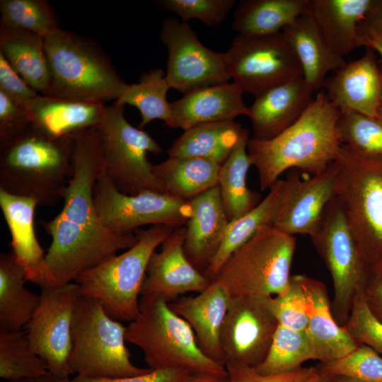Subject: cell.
I'll return each instance as SVG.
<instances>
[{"label":"cell","mask_w":382,"mask_h":382,"mask_svg":"<svg viewBox=\"0 0 382 382\" xmlns=\"http://www.w3.org/2000/svg\"><path fill=\"white\" fill-rule=\"evenodd\" d=\"M71 175L61 212L41 221L51 237L44 262V286L74 282L82 272L129 249L137 241L136 233L110 230L101 223L94 204L96 183L104 172L97 127L74 134ZM41 287V286H40Z\"/></svg>","instance_id":"obj_1"},{"label":"cell","mask_w":382,"mask_h":382,"mask_svg":"<svg viewBox=\"0 0 382 382\" xmlns=\"http://www.w3.org/2000/svg\"><path fill=\"white\" fill-rule=\"evenodd\" d=\"M340 115L325 92L320 91L303 115L282 132L270 139L250 138L248 154L257 170L260 190L270 189L288 169L314 175L334 163L342 146L337 131Z\"/></svg>","instance_id":"obj_2"},{"label":"cell","mask_w":382,"mask_h":382,"mask_svg":"<svg viewBox=\"0 0 382 382\" xmlns=\"http://www.w3.org/2000/svg\"><path fill=\"white\" fill-rule=\"evenodd\" d=\"M74 135L55 137L30 126L0 148V189L52 207L64 199L71 175Z\"/></svg>","instance_id":"obj_3"},{"label":"cell","mask_w":382,"mask_h":382,"mask_svg":"<svg viewBox=\"0 0 382 382\" xmlns=\"http://www.w3.org/2000/svg\"><path fill=\"white\" fill-rule=\"evenodd\" d=\"M125 340L143 352L151 369L179 367L195 376L228 377L226 366L202 350L190 326L161 296L141 295L139 315L126 327Z\"/></svg>","instance_id":"obj_4"},{"label":"cell","mask_w":382,"mask_h":382,"mask_svg":"<svg viewBox=\"0 0 382 382\" xmlns=\"http://www.w3.org/2000/svg\"><path fill=\"white\" fill-rule=\"evenodd\" d=\"M50 82L47 96L104 103L127 86L110 59L93 39L58 30L45 38Z\"/></svg>","instance_id":"obj_5"},{"label":"cell","mask_w":382,"mask_h":382,"mask_svg":"<svg viewBox=\"0 0 382 382\" xmlns=\"http://www.w3.org/2000/svg\"><path fill=\"white\" fill-rule=\"evenodd\" d=\"M335 197L371 277L382 275V162L340 146Z\"/></svg>","instance_id":"obj_6"},{"label":"cell","mask_w":382,"mask_h":382,"mask_svg":"<svg viewBox=\"0 0 382 382\" xmlns=\"http://www.w3.org/2000/svg\"><path fill=\"white\" fill-rule=\"evenodd\" d=\"M174 228L158 225L136 231L137 241L132 247L77 276L74 282L81 296L98 300L115 320H135L150 258Z\"/></svg>","instance_id":"obj_7"},{"label":"cell","mask_w":382,"mask_h":382,"mask_svg":"<svg viewBox=\"0 0 382 382\" xmlns=\"http://www.w3.org/2000/svg\"><path fill=\"white\" fill-rule=\"evenodd\" d=\"M125 332L126 327L109 316L98 300L81 296L71 328V374L112 378L134 376L151 370L133 364L125 345Z\"/></svg>","instance_id":"obj_8"},{"label":"cell","mask_w":382,"mask_h":382,"mask_svg":"<svg viewBox=\"0 0 382 382\" xmlns=\"http://www.w3.org/2000/svg\"><path fill=\"white\" fill-rule=\"evenodd\" d=\"M296 244L294 236L265 226L233 253L214 280L231 298L283 295L290 286Z\"/></svg>","instance_id":"obj_9"},{"label":"cell","mask_w":382,"mask_h":382,"mask_svg":"<svg viewBox=\"0 0 382 382\" xmlns=\"http://www.w3.org/2000/svg\"><path fill=\"white\" fill-rule=\"evenodd\" d=\"M125 106L105 107L97 127L105 174L122 193L135 195L146 190L166 192L152 173L148 153L159 154L163 148L151 135L125 119ZM167 193V192H166Z\"/></svg>","instance_id":"obj_10"},{"label":"cell","mask_w":382,"mask_h":382,"mask_svg":"<svg viewBox=\"0 0 382 382\" xmlns=\"http://www.w3.org/2000/svg\"><path fill=\"white\" fill-rule=\"evenodd\" d=\"M311 238L332 280L333 317L344 326L354 299L364 289L370 274L335 196L328 204L319 228Z\"/></svg>","instance_id":"obj_11"},{"label":"cell","mask_w":382,"mask_h":382,"mask_svg":"<svg viewBox=\"0 0 382 382\" xmlns=\"http://www.w3.org/2000/svg\"><path fill=\"white\" fill-rule=\"evenodd\" d=\"M93 199L103 225L122 233H134L146 225L183 226L192 213L189 201L166 192L146 190L135 195L123 194L104 172L96 183Z\"/></svg>","instance_id":"obj_12"},{"label":"cell","mask_w":382,"mask_h":382,"mask_svg":"<svg viewBox=\"0 0 382 382\" xmlns=\"http://www.w3.org/2000/svg\"><path fill=\"white\" fill-rule=\"evenodd\" d=\"M226 54L233 81L255 97L303 76L299 61L283 31L263 35L238 34Z\"/></svg>","instance_id":"obj_13"},{"label":"cell","mask_w":382,"mask_h":382,"mask_svg":"<svg viewBox=\"0 0 382 382\" xmlns=\"http://www.w3.org/2000/svg\"><path fill=\"white\" fill-rule=\"evenodd\" d=\"M159 38L168 51L166 79L170 88L185 95L231 79L226 52L205 47L188 23L165 18Z\"/></svg>","instance_id":"obj_14"},{"label":"cell","mask_w":382,"mask_h":382,"mask_svg":"<svg viewBox=\"0 0 382 382\" xmlns=\"http://www.w3.org/2000/svg\"><path fill=\"white\" fill-rule=\"evenodd\" d=\"M40 303L26 325L33 350L56 378L68 379L74 314L81 296L79 285L41 286Z\"/></svg>","instance_id":"obj_15"},{"label":"cell","mask_w":382,"mask_h":382,"mask_svg":"<svg viewBox=\"0 0 382 382\" xmlns=\"http://www.w3.org/2000/svg\"><path fill=\"white\" fill-rule=\"evenodd\" d=\"M267 296L231 298L221 335L225 364L255 368L266 357L278 326Z\"/></svg>","instance_id":"obj_16"},{"label":"cell","mask_w":382,"mask_h":382,"mask_svg":"<svg viewBox=\"0 0 382 382\" xmlns=\"http://www.w3.org/2000/svg\"><path fill=\"white\" fill-rule=\"evenodd\" d=\"M335 161L317 175L301 178L291 175L284 190L273 226L291 235L312 236L320 227L324 212L335 196Z\"/></svg>","instance_id":"obj_17"},{"label":"cell","mask_w":382,"mask_h":382,"mask_svg":"<svg viewBox=\"0 0 382 382\" xmlns=\"http://www.w3.org/2000/svg\"><path fill=\"white\" fill-rule=\"evenodd\" d=\"M185 226L174 228L148 264L141 294L156 295L168 302L187 292L199 293L211 280L188 260L184 250Z\"/></svg>","instance_id":"obj_18"},{"label":"cell","mask_w":382,"mask_h":382,"mask_svg":"<svg viewBox=\"0 0 382 382\" xmlns=\"http://www.w3.org/2000/svg\"><path fill=\"white\" fill-rule=\"evenodd\" d=\"M381 86L382 71L374 50L367 48L361 57L346 63L327 78L323 87L340 112L376 117L380 115Z\"/></svg>","instance_id":"obj_19"},{"label":"cell","mask_w":382,"mask_h":382,"mask_svg":"<svg viewBox=\"0 0 382 382\" xmlns=\"http://www.w3.org/2000/svg\"><path fill=\"white\" fill-rule=\"evenodd\" d=\"M316 92L303 76L292 78L255 97L248 107L254 138L270 139L294 124Z\"/></svg>","instance_id":"obj_20"},{"label":"cell","mask_w":382,"mask_h":382,"mask_svg":"<svg viewBox=\"0 0 382 382\" xmlns=\"http://www.w3.org/2000/svg\"><path fill=\"white\" fill-rule=\"evenodd\" d=\"M231 297L217 281L195 296L178 298L169 303L170 308L190 326L202 350L225 366L221 335Z\"/></svg>","instance_id":"obj_21"},{"label":"cell","mask_w":382,"mask_h":382,"mask_svg":"<svg viewBox=\"0 0 382 382\" xmlns=\"http://www.w3.org/2000/svg\"><path fill=\"white\" fill-rule=\"evenodd\" d=\"M244 92L235 82L210 86L185 94L170 103L169 127L184 131L195 125L233 121L239 115H248L243 101Z\"/></svg>","instance_id":"obj_22"},{"label":"cell","mask_w":382,"mask_h":382,"mask_svg":"<svg viewBox=\"0 0 382 382\" xmlns=\"http://www.w3.org/2000/svg\"><path fill=\"white\" fill-rule=\"evenodd\" d=\"M300 275L308 307V323L306 332L316 359L330 363L346 357L359 345L335 320L325 285Z\"/></svg>","instance_id":"obj_23"},{"label":"cell","mask_w":382,"mask_h":382,"mask_svg":"<svg viewBox=\"0 0 382 382\" xmlns=\"http://www.w3.org/2000/svg\"><path fill=\"white\" fill-rule=\"evenodd\" d=\"M189 202L192 213L185 224V253L196 268L206 269L222 241L229 221L218 185Z\"/></svg>","instance_id":"obj_24"},{"label":"cell","mask_w":382,"mask_h":382,"mask_svg":"<svg viewBox=\"0 0 382 382\" xmlns=\"http://www.w3.org/2000/svg\"><path fill=\"white\" fill-rule=\"evenodd\" d=\"M37 202L0 189V207L11 236V253L25 271L27 281L44 284L45 254L37 238L34 215Z\"/></svg>","instance_id":"obj_25"},{"label":"cell","mask_w":382,"mask_h":382,"mask_svg":"<svg viewBox=\"0 0 382 382\" xmlns=\"http://www.w3.org/2000/svg\"><path fill=\"white\" fill-rule=\"evenodd\" d=\"M31 125L55 137L73 136L98 127L105 111L103 103L82 101L37 95L24 106Z\"/></svg>","instance_id":"obj_26"},{"label":"cell","mask_w":382,"mask_h":382,"mask_svg":"<svg viewBox=\"0 0 382 382\" xmlns=\"http://www.w3.org/2000/svg\"><path fill=\"white\" fill-rule=\"evenodd\" d=\"M374 1L310 0L309 11L333 54L344 58L359 47V27Z\"/></svg>","instance_id":"obj_27"},{"label":"cell","mask_w":382,"mask_h":382,"mask_svg":"<svg viewBox=\"0 0 382 382\" xmlns=\"http://www.w3.org/2000/svg\"><path fill=\"white\" fill-rule=\"evenodd\" d=\"M282 31L299 61L304 79L315 91L323 87L330 71L347 63L330 51L309 8Z\"/></svg>","instance_id":"obj_28"},{"label":"cell","mask_w":382,"mask_h":382,"mask_svg":"<svg viewBox=\"0 0 382 382\" xmlns=\"http://www.w3.org/2000/svg\"><path fill=\"white\" fill-rule=\"evenodd\" d=\"M0 53L30 87L46 95L50 73L44 37L0 22Z\"/></svg>","instance_id":"obj_29"},{"label":"cell","mask_w":382,"mask_h":382,"mask_svg":"<svg viewBox=\"0 0 382 382\" xmlns=\"http://www.w3.org/2000/svg\"><path fill=\"white\" fill-rule=\"evenodd\" d=\"M285 181L279 179L270 189L264 199L252 210L228 223L222 241L209 261L204 275L214 280L223 266L241 245L250 239L262 227L273 225L277 216Z\"/></svg>","instance_id":"obj_30"},{"label":"cell","mask_w":382,"mask_h":382,"mask_svg":"<svg viewBox=\"0 0 382 382\" xmlns=\"http://www.w3.org/2000/svg\"><path fill=\"white\" fill-rule=\"evenodd\" d=\"M243 129L235 120L195 125L173 141L168 155L196 157L221 166L238 143Z\"/></svg>","instance_id":"obj_31"},{"label":"cell","mask_w":382,"mask_h":382,"mask_svg":"<svg viewBox=\"0 0 382 382\" xmlns=\"http://www.w3.org/2000/svg\"><path fill=\"white\" fill-rule=\"evenodd\" d=\"M220 166L196 157L168 156L151 170L166 192L190 201L218 185Z\"/></svg>","instance_id":"obj_32"},{"label":"cell","mask_w":382,"mask_h":382,"mask_svg":"<svg viewBox=\"0 0 382 382\" xmlns=\"http://www.w3.org/2000/svg\"><path fill=\"white\" fill-rule=\"evenodd\" d=\"M23 267L11 252L0 255V330H21L37 309L40 295L25 286Z\"/></svg>","instance_id":"obj_33"},{"label":"cell","mask_w":382,"mask_h":382,"mask_svg":"<svg viewBox=\"0 0 382 382\" xmlns=\"http://www.w3.org/2000/svg\"><path fill=\"white\" fill-rule=\"evenodd\" d=\"M310 0H241L232 28L238 34L263 35L282 31L309 8Z\"/></svg>","instance_id":"obj_34"},{"label":"cell","mask_w":382,"mask_h":382,"mask_svg":"<svg viewBox=\"0 0 382 382\" xmlns=\"http://www.w3.org/2000/svg\"><path fill=\"white\" fill-rule=\"evenodd\" d=\"M249 139V129L244 128L238 143L219 172L218 186L229 222L249 212L260 202V195L249 189L246 183L252 166L247 150Z\"/></svg>","instance_id":"obj_35"},{"label":"cell","mask_w":382,"mask_h":382,"mask_svg":"<svg viewBox=\"0 0 382 382\" xmlns=\"http://www.w3.org/2000/svg\"><path fill=\"white\" fill-rule=\"evenodd\" d=\"M170 88L165 72L153 69L142 73L138 83L127 84L115 103L137 108L141 116L140 129L156 119L168 127L172 117L170 103L167 100Z\"/></svg>","instance_id":"obj_36"},{"label":"cell","mask_w":382,"mask_h":382,"mask_svg":"<svg viewBox=\"0 0 382 382\" xmlns=\"http://www.w3.org/2000/svg\"><path fill=\"white\" fill-rule=\"evenodd\" d=\"M309 359H316V356L306 332L278 324L266 357L255 369L262 375L283 374Z\"/></svg>","instance_id":"obj_37"},{"label":"cell","mask_w":382,"mask_h":382,"mask_svg":"<svg viewBox=\"0 0 382 382\" xmlns=\"http://www.w3.org/2000/svg\"><path fill=\"white\" fill-rule=\"evenodd\" d=\"M50 374L47 364L21 330H0V377L10 381Z\"/></svg>","instance_id":"obj_38"},{"label":"cell","mask_w":382,"mask_h":382,"mask_svg":"<svg viewBox=\"0 0 382 382\" xmlns=\"http://www.w3.org/2000/svg\"><path fill=\"white\" fill-rule=\"evenodd\" d=\"M337 131L342 145L364 158L382 162V112L376 117L340 112Z\"/></svg>","instance_id":"obj_39"},{"label":"cell","mask_w":382,"mask_h":382,"mask_svg":"<svg viewBox=\"0 0 382 382\" xmlns=\"http://www.w3.org/2000/svg\"><path fill=\"white\" fill-rule=\"evenodd\" d=\"M0 22L47 37L60 29L59 22L46 0H1Z\"/></svg>","instance_id":"obj_40"},{"label":"cell","mask_w":382,"mask_h":382,"mask_svg":"<svg viewBox=\"0 0 382 382\" xmlns=\"http://www.w3.org/2000/svg\"><path fill=\"white\" fill-rule=\"evenodd\" d=\"M320 374L351 376L366 382H382V356L369 347L360 345L346 357L321 363Z\"/></svg>","instance_id":"obj_41"},{"label":"cell","mask_w":382,"mask_h":382,"mask_svg":"<svg viewBox=\"0 0 382 382\" xmlns=\"http://www.w3.org/2000/svg\"><path fill=\"white\" fill-rule=\"evenodd\" d=\"M154 4L161 10L176 13L180 21L188 23L197 19L208 27H215L225 21L235 6V0H156Z\"/></svg>","instance_id":"obj_42"},{"label":"cell","mask_w":382,"mask_h":382,"mask_svg":"<svg viewBox=\"0 0 382 382\" xmlns=\"http://www.w3.org/2000/svg\"><path fill=\"white\" fill-rule=\"evenodd\" d=\"M267 301L278 324L295 330L306 331L308 307L300 274L291 276L289 289L284 294L269 296Z\"/></svg>","instance_id":"obj_43"},{"label":"cell","mask_w":382,"mask_h":382,"mask_svg":"<svg viewBox=\"0 0 382 382\" xmlns=\"http://www.w3.org/2000/svg\"><path fill=\"white\" fill-rule=\"evenodd\" d=\"M344 327L359 345H366L382 356V321L370 310L364 289L354 299Z\"/></svg>","instance_id":"obj_44"},{"label":"cell","mask_w":382,"mask_h":382,"mask_svg":"<svg viewBox=\"0 0 382 382\" xmlns=\"http://www.w3.org/2000/svg\"><path fill=\"white\" fill-rule=\"evenodd\" d=\"M30 126L25 108L0 91V148L16 141Z\"/></svg>","instance_id":"obj_45"},{"label":"cell","mask_w":382,"mask_h":382,"mask_svg":"<svg viewBox=\"0 0 382 382\" xmlns=\"http://www.w3.org/2000/svg\"><path fill=\"white\" fill-rule=\"evenodd\" d=\"M229 382H308L318 373L315 367H300L291 372L279 375H262L254 367L231 361L225 364Z\"/></svg>","instance_id":"obj_46"},{"label":"cell","mask_w":382,"mask_h":382,"mask_svg":"<svg viewBox=\"0 0 382 382\" xmlns=\"http://www.w3.org/2000/svg\"><path fill=\"white\" fill-rule=\"evenodd\" d=\"M195 376L185 369L171 367L151 369L146 373L129 377L96 378L76 376L72 379L54 378L55 382H188Z\"/></svg>","instance_id":"obj_47"},{"label":"cell","mask_w":382,"mask_h":382,"mask_svg":"<svg viewBox=\"0 0 382 382\" xmlns=\"http://www.w3.org/2000/svg\"><path fill=\"white\" fill-rule=\"evenodd\" d=\"M0 91L23 106L40 94L12 68L1 53Z\"/></svg>","instance_id":"obj_48"},{"label":"cell","mask_w":382,"mask_h":382,"mask_svg":"<svg viewBox=\"0 0 382 382\" xmlns=\"http://www.w3.org/2000/svg\"><path fill=\"white\" fill-rule=\"evenodd\" d=\"M364 294L371 312L382 321V275L369 277L364 288Z\"/></svg>","instance_id":"obj_49"},{"label":"cell","mask_w":382,"mask_h":382,"mask_svg":"<svg viewBox=\"0 0 382 382\" xmlns=\"http://www.w3.org/2000/svg\"><path fill=\"white\" fill-rule=\"evenodd\" d=\"M359 47L365 46L378 52L382 57V35L373 28L360 24L358 30Z\"/></svg>","instance_id":"obj_50"},{"label":"cell","mask_w":382,"mask_h":382,"mask_svg":"<svg viewBox=\"0 0 382 382\" xmlns=\"http://www.w3.org/2000/svg\"><path fill=\"white\" fill-rule=\"evenodd\" d=\"M363 23L382 35V0H375Z\"/></svg>","instance_id":"obj_51"},{"label":"cell","mask_w":382,"mask_h":382,"mask_svg":"<svg viewBox=\"0 0 382 382\" xmlns=\"http://www.w3.org/2000/svg\"><path fill=\"white\" fill-rule=\"evenodd\" d=\"M188 382H229L228 377H209L195 376Z\"/></svg>","instance_id":"obj_52"},{"label":"cell","mask_w":382,"mask_h":382,"mask_svg":"<svg viewBox=\"0 0 382 382\" xmlns=\"http://www.w3.org/2000/svg\"><path fill=\"white\" fill-rule=\"evenodd\" d=\"M330 375V374H329ZM330 382H366L363 380L347 376L330 375Z\"/></svg>","instance_id":"obj_53"},{"label":"cell","mask_w":382,"mask_h":382,"mask_svg":"<svg viewBox=\"0 0 382 382\" xmlns=\"http://www.w3.org/2000/svg\"><path fill=\"white\" fill-rule=\"evenodd\" d=\"M10 382H55V378L50 373L47 375L40 376V377L25 378V379L19 380V381H10Z\"/></svg>","instance_id":"obj_54"},{"label":"cell","mask_w":382,"mask_h":382,"mask_svg":"<svg viewBox=\"0 0 382 382\" xmlns=\"http://www.w3.org/2000/svg\"><path fill=\"white\" fill-rule=\"evenodd\" d=\"M308 382H330V375L318 373Z\"/></svg>","instance_id":"obj_55"},{"label":"cell","mask_w":382,"mask_h":382,"mask_svg":"<svg viewBox=\"0 0 382 382\" xmlns=\"http://www.w3.org/2000/svg\"><path fill=\"white\" fill-rule=\"evenodd\" d=\"M380 112H382V86H381V108H380Z\"/></svg>","instance_id":"obj_56"}]
</instances>
